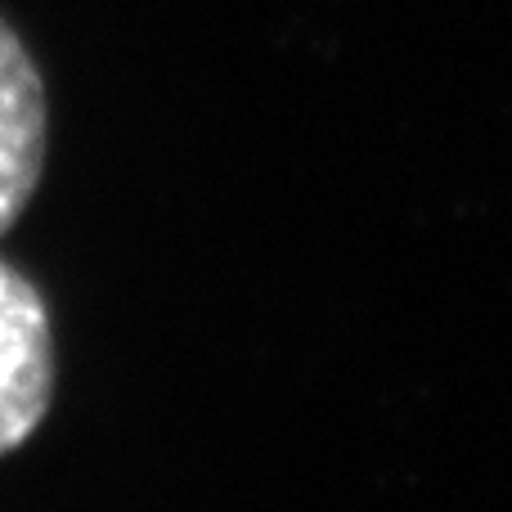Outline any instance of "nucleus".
Returning a JSON list of instances; mask_svg holds the SVG:
<instances>
[{"label":"nucleus","instance_id":"1","mask_svg":"<svg viewBox=\"0 0 512 512\" xmlns=\"http://www.w3.org/2000/svg\"><path fill=\"white\" fill-rule=\"evenodd\" d=\"M59 382L54 324L41 288L0 261V459L23 450L45 423Z\"/></svg>","mask_w":512,"mask_h":512},{"label":"nucleus","instance_id":"2","mask_svg":"<svg viewBox=\"0 0 512 512\" xmlns=\"http://www.w3.org/2000/svg\"><path fill=\"white\" fill-rule=\"evenodd\" d=\"M45 131H50L45 81L23 41L0 18V234L14 230L41 185Z\"/></svg>","mask_w":512,"mask_h":512}]
</instances>
